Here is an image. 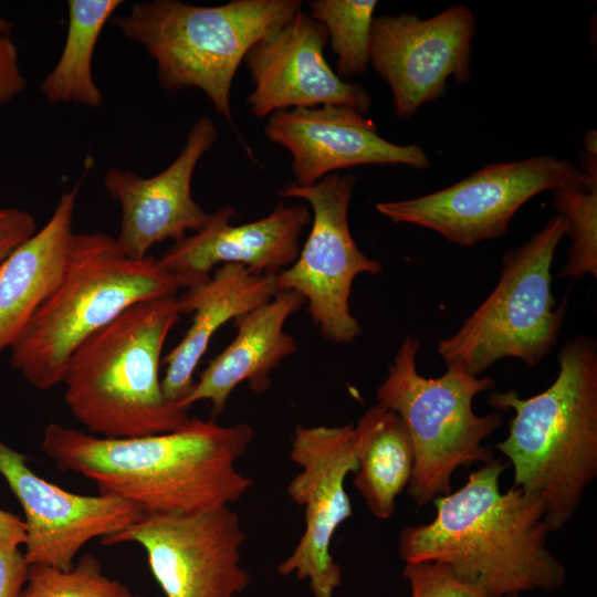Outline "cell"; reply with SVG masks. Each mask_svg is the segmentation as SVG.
Listing matches in <instances>:
<instances>
[{"instance_id":"obj_14","label":"cell","mask_w":597,"mask_h":597,"mask_svg":"<svg viewBox=\"0 0 597 597\" xmlns=\"http://www.w3.org/2000/svg\"><path fill=\"white\" fill-rule=\"evenodd\" d=\"M28 458L0 440V474L19 500L25 516L28 564L70 569L82 547L139 521L144 510L113 495H82L42 479Z\"/></svg>"},{"instance_id":"obj_18","label":"cell","mask_w":597,"mask_h":597,"mask_svg":"<svg viewBox=\"0 0 597 597\" xmlns=\"http://www.w3.org/2000/svg\"><path fill=\"white\" fill-rule=\"evenodd\" d=\"M235 208L213 213L205 228L174 243L159 259L186 289L207 280L216 265L240 264L254 273L276 275L298 256L300 238L312 213L303 205L279 203L266 217L230 223Z\"/></svg>"},{"instance_id":"obj_30","label":"cell","mask_w":597,"mask_h":597,"mask_svg":"<svg viewBox=\"0 0 597 597\" xmlns=\"http://www.w3.org/2000/svg\"><path fill=\"white\" fill-rule=\"evenodd\" d=\"M29 564L17 546H0V597H20Z\"/></svg>"},{"instance_id":"obj_20","label":"cell","mask_w":597,"mask_h":597,"mask_svg":"<svg viewBox=\"0 0 597 597\" xmlns=\"http://www.w3.org/2000/svg\"><path fill=\"white\" fill-rule=\"evenodd\" d=\"M277 293L275 275H262L240 264H222L207 280L178 297L181 315H192L182 339L166 355L161 389L179 404L193 387V373L214 333L230 320L270 301Z\"/></svg>"},{"instance_id":"obj_5","label":"cell","mask_w":597,"mask_h":597,"mask_svg":"<svg viewBox=\"0 0 597 597\" xmlns=\"http://www.w3.org/2000/svg\"><path fill=\"white\" fill-rule=\"evenodd\" d=\"M180 289L185 282L159 259L129 258L106 233H75L64 275L10 348V365L36 389H51L86 338L133 304Z\"/></svg>"},{"instance_id":"obj_3","label":"cell","mask_w":597,"mask_h":597,"mask_svg":"<svg viewBox=\"0 0 597 597\" xmlns=\"http://www.w3.org/2000/svg\"><path fill=\"white\" fill-rule=\"evenodd\" d=\"M557 359L558 374L544 391L489 396L495 409L514 412L494 448L513 467L512 485L542 502L549 532L567 525L597 476V343L578 335Z\"/></svg>"},{"instance_id":"obj_27","label":"cell","mask_w":597,"mask_h":597,"mask_svg":"<svg viewBox=\"0 0 597 597\" xmlns=\"http://www.w3.org/2000/svg\"><path fill=\"white\" fill-rule=\"evenodd\" d=\"M402 575L411 597H489L462 583L447 565L438 562L406 563Z\"/></svg>"},{"instance_id":"obj_24","label":"cell","mask_w":597,"mask_h":597,"mask_svg":"<svg viewBox=\"0 0 597 597\" xmlns=\"http://www.w3.org/2000/svg\"><path fill=\"white\" fill-rule=\"evenodd\" d=\"M376 0H313L310 15L326 29L337 57V75L364 74L369 64L368 48Z\"/></svg>"},{"instance_id":"obj_4","label":"cell","mask_w":597,"mask_h":597,"mask_svg":"<svg viewBox=\"0 0 597 597\" xmlns=\"http://www.w3.org/2000/svg\"><path fill=\"white\" fill-rule=\"evenodd\" d=\"M181 316L177 295L137 302L86 338L63 376L64 400L90 433L137 438L186 426L187 410L164 396L159 366Z\"/></svg>"},{"instance_id":"obj_21","label":"cell","mask_w":597,"mask_h":597,"mask_svg":"<svg viewBox=\"0 0 597 597\" xmlns=\"http://www.w3.org/2000/svg\"><path fill=\"white\" fill-rule=\"evenodd\" d=\"M80 186L63 191L49 221L0 263V352L15 344L64 275Z\"/></svg>"},{"instance_id":"obj_7","label":"cell","mask_w":597,"mask_h":597,"mask_svg":"<svg viewBox=\"0 0 597 597\" xmlns=\"http://www.w3.org/2000/svg\"><path fill=\"white\" fill-rule=\"evenodd\" d=\"M419 341L407 335L376 390L377 405L396 412L406 425L415 450L408 494L418 506L451 492V479L461 467L495 460L484 439L501 427L500 412L479 416L474 397L494 387L490 377L472 376L447 366L439 377L417 369Z\"/></svg>"},{"instance_id":"obj_17","label":"cell","mask_w":597,"mask_h":597,"mask_svg":"<svg viewBox=\"0 0 597 597\" xmlns=\"http://www.w3.org/2000/svg\"><path fill=\"white\" fill-rule=\"evenodd\" d=\"M268 138L292 155L295 185L312 186L328 174L362 165L430 166L418 145H397L377 133V126L344 105L295 107L272 113Z\"/></svg>"},{"instance_id":"obj_9","label":"cell","mask_w":597,"mask_h":597,"mask_svg":"<svg viewBox=\"0 0 597 597\" xmlns=\"http://www.w3.org/2000/svg\"><path fill=\"white\" fill-rule=\"evenodd\" d=\"M356 177L328 174L312 186L292 184L281 197L300 198L312 208V228L295 262L275 275L277 292L293 291L307 303L310 316L322 335L334 343H350L362 327L349 308L354 280L378 274L379 261L357 247L348 226V207Z\"/></svg>"},{"instance_id":"obj_26","label":"cell","mask_w":597,"mask_h":597,"mask_svg":"<svg viewBox=\"0 0 597 597\" xmlns=\"http://www.w3.org/2000/svg\"><path fill=\"white\" fill-rule=\"evenodd\" d=\"M20 597H144L103 573L100 559L84 554L70 569L30 564Z\"/></svg>"},{"instance_id":"obj_11","label":"cell","mask_w":597,"mask_h":597,"mask_svg":"<svg viewBox=\"0 0 597 597\" xmlns=\"http://www.w3.org/2000/svg\"><path fill=\"white\" fill-rule=\"evenodd\" d=\"M245 538L238 513L223 506L191 514L145 513L101 543L140 545L166 597H235L251 582L241 565Z\"/></svg>"},{"instance_id":"obj_16","label":"cell","mask_w":597,"mask_h":597,"mask_svg":"<svg viewBox=\"0 0 597 597\" xmlns=\"http://www.w3.org/2000/svg\"><path fill=\"white\" fill-rule=\"evenodd\" d=\"M218 136L213 121L202 116L190 128L181 153L159 174L143 178L121 168L106 171L105 189L122 208L115 239L125 255L143 259L154 244L164 240L176 243L188 231L206 227L210 214L195 201L191 180L199 159Z\"/></svg>"},{"instance_id":"obj_2","label":"cell","mask_w":597,"mask_h":597,"mask_svg":"<svg viewBox=\"0 0 597 597\" xmlns=\"http://www.w3.org/2000/svg\"><path fill=\"white\" fill-rule=\"evenodd\" d=\"M507 467L499 459L482 464L459 490L434 499L431 522L401 531L400 558L444 564L489 597L562 588L566 568L546 546L543 504L514 485L501 492Z\"/></svg>"},{"instance_id":"obj_28","label":"cell","mask_w":597,"mask_h":597,"mask_svg":"<svg viewBox=\"0 0 597 597\" xmlns=\"http://www.w3.org/2000/svg\"><path fill=\"white\" fill-rule=\"evenodd\" d=\"M12 24L0 19V105L15 98L25 87L19 54L10 36Z\"/></svg>"},{"instance_id":"obj_31","label":"cell","mask_w":597,"mask_h":597,"mask_svg":"<svg viewBox=\"0 0 597 597\" xmlns=\"http://www.w3.org/2000/svg\"><path fill=\"white\" fill-rule=\"evenodd\" d=\"M25 524L17 515L0 509V546L24 545Z\"/></svg>"},{"instance_id":"obj_12","label":"cell","mask_w":597,"mask_h":597,"mask_svg":"<svg viewBox=\"0 0 597 597\" xmlns=\"http://www.w3.org/2000/svg\"><path fill=\"white\" fill-rule=\"evenodd\" d=\"M362 440L358 423L297 425L294 430L290 459L301 472L290 481L287 494L304 507L305 527L277 572L307 579L314 597H333L342 583V570L332 556L331 544L339 525L353 515L345 480L357 470Z\"/></svg>"},{"instance_id":"obj_1","label":"cell","mask_w":597,"mask_h":597,"mask_svg":"<svg viewBox=\"0 0 597 597\" xmlns=\"http://www.w3.org/2000/svg\"><path fill=\"white\" fill-rule=\"evenodd\" d=\"M253 437L248 423L198 418L174 431L118 439L52 422L41 448L59 470L93 481L100 494L145 513L191 514L230 506L252 488L235 464Z\"/></svg>"},{"instance_id":"obj_15","label":"cell","mask_w":597,"mask_h":597,"mask_svg":"<svg viewBox=\"0 0 597 597\" xmlns=\"http://www.w3.org/2000/svg\"><path fill=\"white\" fill-rule=\"evenodd\" d=\"M327 43L324 25L302 10L258 40L243 59L254 84L247 98L250 112L261 118L290 107L329 104L368 114L369 93L331 69L324 55Z\"/></svg>"},{"instance_id":"obj_25","label":"cell","mask_w":597,"mask_h":597,"mask_svg":"<svg viewBox=\"0 0 597 597\" xmlns=\"http://www.w3.org/2000/svg\"><path fill=\"white\" fill-rule=\"evenodd\" d=\"M553 206L566 220L570 239L567 260L559 275L578 281L585 275L597 277V178L584 185L552 190Z\"/></svg>"},{"instance_id":"obj_10","label":"cell","mask_w":597,"mask_h":597,"mask_svg":"<svg viewBox=\"0 0 597 597\" xmlns=\"http://www.w3.org/2000/svg\"><path fill=\"white\" fill-rule=\"evenodd\" d=\"M586 176L573 163L552 155L484 166L469 177L422 197L376 203L397 223H411L470 247L501 237L517 210L536 195L584 185Z\"/></svg>"},{"instance_id":"obj_8","label":"cell","mask_w":597,"mask_h":597,"mask_svg":"<svg viewBox=\"0 0 597 597\" xmlns=\"http://www.w3.org/2000/svg\"><path fill=\"white\" fill-rule=\"evenodd\" d=\"M565 233L566 220L557 214L505 252L493 291L452 336L438 342L447 366L479 376L501 359L533 367L552 352L567 310V298L557 304L552 293L553 259Z\"/></svg>"},{"instance_id":"obj_6","label":"cell","mask_w":597,"mask_h":597,"mask_svg":"<svg viewBox=\"0 0 597 597\" xmlns=\"http://www.w3.org/2000/svg\"><path fill=\"white\" fill-rule=\"evenodd\" d=\"M301 8L300 0H232L213 7L153 0L132 4L109 22L144 45L166 91H202L234 128L230 91L239 65L258 40Z\"/></svg>"},{"instance_id":"obj_22","label":"cell","mask_w":597,"mask_h":597,"mask_svg":"<svg viewBox=\"0 0 597 597\" xmlns=\"http://www.w3.org/2000/svg\"><path fill=\"white\" fill-rule=\"evenodd\" d=\"M357 423L363 440L354 483L369 512L379 520H387L412 476V440L401 418L377 404Z\"/></svg>"},{"instance_id":"obj_19","label":"cell","mask_w":597,"mask_h":597,"mask_svg":"<svg viewBox=\"0 0 597 597\" xmlns=\"http://www.w3.org/2000/svg\"><path fill=\"white\" fill-rule=\"evenodd\" d=\"M304 304L305 300L298 293L282 291L266 303L235 317V337L209 363L178 406L188 410L195 402L208 400L212 415L219 416L241 383L247 381L256 394L265 392L271 386L270 373L297 348L284 325Z\"/></svg>"},{"instance_id":"obj_13","label":"cell","mask_w":597,"mask_h":597,"mask_svg":"<svg viewBox=\"0 0 597 597\" xmlns=\"http://www.w3.org/2000/svg\"><path fill=\"white\" fill-rule=\"evenodd\" d=\"M474 32L475 17L464 4L426 20L413 13L374 18L369 64L389 85L397 117L408 119L441 97L448 78L470 81Z\"/></svg>"},{"instance_id":"obj_23","label":"cell","mask_w":597,"mask_h":597,"mask_svg":"<svg viewBox=\"0 0 597 597\" xmlns=\"http://www.w3.org/2000/svg\"><path fill=\"white\" fill-rule=\"evenodd\" d=\"M122 0H69L67 32L57 63L40 84V93L52 104L72 103L87 107L103 104L93 78L95 46L104 25Z\"/></svg>"},{"instance_id":"obj_32","label":"cell","mask_w":597,"mask_h":597,"mask_svg":"<svg viewBox=\"0 0 597 597\" xmlns=\"http://www.w3.org/2000/svg\"><path fill=\"white\" fill-rule=\"evenodd\" d=\"M596 137L597 136H596L595 130H589L586 133L584 137L585 151L597 155V147H596L597 138Z\"/></svg>"},{"instance_id":"obj_29","label":"cell","mask_w":597,"mask_h":597,"mask_svg":"<svg viewBox=\"0 0 597 597\" xmlns=\"http://www.w3.org/2000/svg\"><path fill=\"white\" fill-rule=\"evenodd\" d=\"M34 217L20 208L0 206V263L35 233Z\"/></svg>"}]
</instances>
